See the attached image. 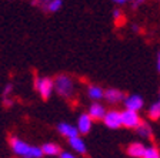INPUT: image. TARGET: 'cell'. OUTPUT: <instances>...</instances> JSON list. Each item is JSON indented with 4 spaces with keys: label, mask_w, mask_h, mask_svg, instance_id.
<instances>
[{
    "label": "cell",
    "mask_w": 160,
    "mask_h": 158,
    "mask_svg": "<svg viewBox=\"0 0 160 158\" xmlns=\"http://www.w3.org/2000/svg\"><path fill=\"white\" fill-rule=\"evenodd\" d=\"M9 144L12 147L14 154H17L22 158H42L43 157V150L42 147H36V145H30L26 141L17 138V137H10Z\"/></svg>",
    "instance_id": "1"
},
{
    "label": "cell",
    "mask_w": 160,
    "mask_h": 158,
    "mask_svg": "<svg viewBox=\"0 0 160 158\" xmlns=\"http://www.w3.org/2000/svg\"><path fill=\"white\" fill-rule=\"evenodd\" d=\"M54 90L60 97L63 98H70L74 93V84L73 80L67 74H59L54 80Z\"/></svg>",
    "instance_id": "2"
},
{
    "label": "cell",
    "mask_w": 160,
    "mask_h": 158,
    "mask_svg": "<svg viewBox=\"0 0 160 158\" xmlns=\"http://www.w3.org/2000/svg\"><path fill=\"white\" fill-rule=\"evenodd\" d=\"M34 89L39 91L43 100H49L54 90V80L50 77H36L34 79Z\"/></svg>",
    "instance_id": "3"
},
{
    "label": "cell",
    "mask_w": 160,
    "mask_h": 158,
    "mask_svg": "<svg viewBox=\"0 0 160 158\" xmlns=\"http://www.w3.org/2000/svg\"><path fill=\"white\" fill-rule=\"evenodd\" d=\"M122 121H123V127L126 128H133L136 130L140 125V122L143 120L139 117L136 111H130V110H126V111L122 113Z\"/></svg>",
    "instance_id": "4"
},
{
    "label": "cell",
    "mask_w": 160,
    "mask_h": 158,
    "mask_svg": "<svg viewBox=\"0 0 160 158\" xmlns=\"http://www.w3.org/2000/svg\"><path fill=\"white\" fill-rule=\"evenodd\" d=\"M104 125L109 127L112 130H117L123 125V121H122V113H119L117 110H110V111L106 113V117L103 120Z\"/></svg>",
    "instance_id": "5"
},
{
    "label": "cell",
    "mask_w": 160,
    "mask_h": 158,
    "mask_svg": "<svg viewBox=\"0 0 160 158\" xmlns=\"http://www.w3.org/2000/svg\"><path fill=\"white\" fill-rule=\"evenodd\" d=\"M126 98H127V96L119 89H107L104 91V100L107 103H110V104H116V103L124 101Z\"/></svg>",
    "instance_id": "6"
},
{
    "label": "cell",
    "mask_w": 160,
    "mask_h": 158,
    "mask_svg": "<svg viewBox=\"0 0 160 158\" xmlns=\"http://www.w3.org/2000/svg\"><path fill=\"white\" fill-rule=\"evenodd\" d=\"M143 97L139 96V94H133V96H127V98L124 100V105H126V110L130 111H140L143 108Z\"/></svg>",
    "instance_id": "7"
},
{
    "label": "cell",
    "mask_w": 160,
    "mask_h": 158,
    "mask_svg": "<svg viewBox=\"0 0 160 158\" xmlns=\"http://www.w3.org/2000/svg\"><path fill=\"white\" fill-rule=\"evenodd\" d=\"M106 108H104L103 104H100V103H93V104L90 105L89 108V113L87 114L92 117V120H96V121H99V120H104V117H106Z\"/></svg>",
    "instance_id": "8"
},
{
    "label": "cell",
    "mask_w": 160,
    "mask_h": 158,
    "mask_svg": "<svg viewBox=\"0 0 160 158\" xmlns=\"http://www.w3.org/2000/svg\"><path fill=\"white\" fill-rule=\"evenodd\" d=\"M146 150L147 148L142 142H132L126 148V152H127V155H130V157H133V158H143Z\"/></svg>",
    "instance_id": "9"
},
{
    "label": "cell",
    "mask_w": 160,
    "mask_h": 158,
    "mask_svg": "<svg viewBox=\"0 0 160 158\" xmlns=\"http://www.w3.org/2000/svg\"><path fill=\"white\" fill-rule=\"evenodd\" d=\"M92 125H93V120L89 114H82L77 120V130L82 134H87L92 130Z\"/></svg>",
    "instance_id": "10"
},
{
    "label": "cell",
    "mask_w": 160,
    "mask_h": 158,
    "mask_svg": "<svg viewBox=\"0 0 160 158\" xmlns=\"http://www.w3.org/2000/svg\"><path fill=\"white\" fill-rule=\"evenodd\" d=\"M57 131L62 135L67 137V138L79 137V130H77V127H73V125L67 124V122H60V124H57Z\"/></svg>",
    "instance_id": "11"
},
{
    "label": "cell",
    "mask_w": 160,
    "mask_h": 158,
    "mask_svg": "<svg viewBox=\"0 0 160 158\" xmlns=\"http://www.w3.org/2000/svg\"><path fill=\"white\" fill-rule=\"evenodd\" d=\"M87 96L92 100L104 98V90L100 86H96V84H89L87 86Z\"/></svg>",
    "instance_id": "12"
},
{
    "label": "cell",
    "mask_w": 160,
    "mask_h": 158,
    "mask_svg": "<svg viewBox=\"0 0 160 158\" xmlns=\"http://www.w3.org/2000/svg\"><path fill=\"white\" fill-rule=\"evenodd\" d=\"M69 145L77 154H86L87 150H86V144L84 141L80 137H74V138H69Z\"/></svg>",
    "instance_id": "13"
},
{
    "label": "cell",
    "mask_w": 160,
    "mask_h": 158,
    "mask_svg": "<svg viewBox=\"0 0 160 158\" xmlns=\"http://www.w3.org/2000/svg\"><path fill=\"white\" fill-rule=\"evenodd\" d=\"M12 93H13V84H12V83H7L6 86H4L3 91H2V100H3L4 107H10V105L13 104Z\"/></svg>",
    "instance_id": "14"
},
{
    "label": "cell",
    "mask_w": 160,
    "mask_h": 158,
    "mask_svg": "<svg viewBox=\"0 0 160 158\" xmlns=\"http://www.w3.org/2000/svg\"><path fill=\"white\" fill-rule=\"evenodd\" d=\"M42 150H43V154L44 155H50V157H53V155H60L62 154V150L57 144L54 142H46V144L42 145Z\"/></svg>",
    "instance_id": "15"
},
{
    "label": "cell",
    "mask_w": 160,
    "mask_h": 158,
    "mask_svg": "<svg viewBox=\"0 0 160 158\" xmlns=\"http://www.w3.org/2000/svg\"><path fill=\"white\" fill-rule=\"evenodd\" d=\"M136 132L140 137H143V138H152V127L146 121L140 122V125L136 128Z\"/></svg>",
    "instance_id": "16"
},
{
    "label": "cell",
    "mask_w": 160,
    "mask_h": 158,
    "mask_svg": "<svg viewBox=\"0 0 160 158\" xmlns=\"http://www.w3.org/2000/svg\"><path fill=\"white\" fill-rule=\"evenodd\" d=\"M113 20H114V24H116L117 27H122L126 24V14H124L120 9H114L113 10Z\"/></svg>",
    "instance_id": "17"
},
{
    "label": "cell",
    "mask_w": 160,
    "mask_h": 158,
    "mask_svg": "<svg viewBox=\"0 0 160 158\" xmlns=\"http://www.w3.org/2000/svg\"><path fill=\"white\" fill-rule=\"evenodd\" d=\"M147 115H149V118L152 120V121H157V120L160 118V101L150 105L149 111H147Z\"/></svg>",
    "instance_id": "18"
},
{
    "label": "cell",
    "mask_w": 160,
    "mask_h": 158,
    "mask_svg": "<svg viewBox=\"0 0 160 158\" xmlns=\"http://www.w3.org/2000/svg\"><path fill=\"white\" fill-rule=\"evenodd\" d=\"M62 7H63V0H52L49 7H47V12L49 13H56Z\"/></svg>",
    "instance_id": "19"
},
{
    "label": "cell",
    "mask_w": 160,
    "mask_h": 158,
    "mask_svg": "<svg viewBox=\"0 0 160 158\" xmlns=\"http://www.w3.org/2000/svg\"><path fill=\"white\" fill-rule=\"evenodd\" d=\"M50 2H52V0H32L30 3H32V6L37 7V9L43 10V12H47V7H49Z\"/></svg>",
    "instance_id": "20"
},
{
    "label": "cell",
    "mask_w": 160,
    "mask_h": 158,
    "mask_svg": "<svg viewBox=\"0 0 160 158\" xmlns=\"http://www.w3.org/2000/svg\"><path fill=\"white\" fill-rule=\"evenodd\" d=\"M143 158H160V151L156 148V147H149L144 152Z\"/></svg>",
    "instance_id": "21"
},
{
    "label": "cell",
    "mask_w": 160,
    "mask_h": 158,
    "mask_svg": "<svg viewBox=\"0 0 160 158\" xmlns=\"http://www.w3.org/2000/svg\"><path fill=\"white\" fill-rule=\"evenodd\" d=\"M144 2H146V0H133V2H132V9H134V10H136L137 7H139V6H142V4H143Z\"/></svg>",
    "instance_id": "22"
},
{
    "label": "cell",
    "mask_w": 160,
    "mask_h": 158,
    "mask_svg": "<svg viewBox=\"0 0 160 158\" xmlns=\"http://www.w3.org/2000/svg\"><path fill=\"white\" fill-rule=\"evenodd\" d=\"M60 158H76V157H74L73 154H70V152H62Z\"/></svg>",
    "instance_id": "23"
},
{
    "label": "cell",
    "mask_w": 160,
    "mask_h": 158,
    "mask_svg": "<svg viewBox=\"0 0 160 158\" xmlns=\"http://www.w3.org/2000/svg\"><path fill=\"white\" fill-rule=\"evenodd\" d=\"M116 4H126V3H132L133 0H113Z\"/></svg>",
    "instance_id": "24"
},
{
    "label": "cell",
    "mask_w": 160,
    "mask_h": 158,
    "mask_svg": "<svg viewBox=\"0 0 160 158\" xmlns=\"http://www.w3.org/2000/svg\"><path fill=\"white\" fill-rule=\"evenodd\" d=\"M157 71L160 73V51L157 53Z\"/></svg>",
    "instance_id": "25"
},
{
    "label": "cell",
    "mask_w": 160,
    "mask_h": 158,
    "mask_svg": "<svg viewBox=\"0 0 160 158\" xmlns=\"http://www.w3.org/2000/svg\"><path fill=\"white\" fill-rule=\"evenodd\" d=\"M132 30H133V31H139L140 27H139V26H136V24H133V26H132Z\"/></svg>",
    "instance_id": "26"
}]
</instances>
